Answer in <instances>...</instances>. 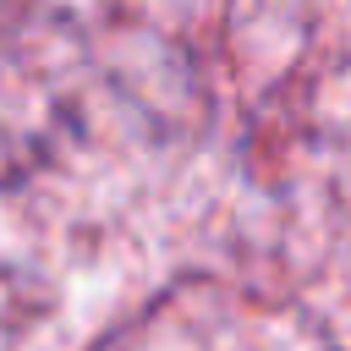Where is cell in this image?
I'll list each match as a JSON object with an SVG mask.
<instances>
[{
	"label": "cell",
	"instance_id": "1",
	"mask_svg": "<svg viewBox=\"0 0 351 351\" xmlns=\"http://www.w3.org/2000/svg\"><path fill=\"white\" fill-rule=\"evenodd\" d=\"M71 38L38 11L0 5V181L44 159L71 115Z\"/></svg>",
	"mask_w": 351,
	"mask_h": 351
}]
</instances>
